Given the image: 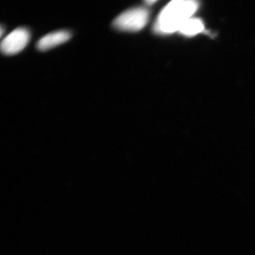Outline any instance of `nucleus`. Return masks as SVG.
Masks as SVG:
<instances>
[{
	"mask_svg": "<svg viewBox=\"0 0 255 255\" xmlns=\"http://www.w3.org/2000/svg\"><path fill=\"white\" fill-rule=\"evenodd\" d=\"M199 4L193 0L171 1L161 11L156 20L154 31L159 34L179 31L196 12Z\"/></svg>",
	"mask_w": 255,
	"mask_h": 255,
	"instance_id": "obj_1",
	"label": "nucleus"
},
{
	"mask_svg": "<svg viewBox=\"0 0 255 255\" xmlns=\"http://www.w3.org/2000/svg\"><path fill=\"white\" fill-rule=\"evenodd\" d=\"M148 18L149 11L146 8H132L117 16L113 21V26L119 31L137 32L145 27Z\"/></svg>",
	"mask_w": 255,
	"mask_h": 255,
	"instance_id": "obj_2",
	"label": "nucleus"
},
{
	"mask_svg": "<svg viewBox=\"0 0 255 255\" xmlns=\"http://www.w3.org/2000/svg\"><path fill=\"white\" fill-rule=\"evenodd\" d=\"M29 40L30 33L28 29L16 28L1 41V52L6 55L16 54L26 46Z\"/></svg>",
	"mask_w": 255,
	"mask_h": 255,
	"instance_id": "obj_3",
	"label": "nucleus"
},
{
	"mask_svg": "<svg viewBox=\"0 0 255 255\" xmlns=\"http://www.w3.org/2000/svg\"><path fill=\"white\" fill-rule=\"evenodd\" d=\"M71 36V33L68 31L53 32L41 38L37 43L36 47L38 50L46 51L69 41Z\"/></svg>",
	"mask_w": 255,
	"mask_h": 255,
	"instance_id": "obj_4",
	"label": "nucleus"
},
{
	"mask_svg": "<svg viewBox=\"0 0 255 255\" xmlns=\"http://www.w3.org/2000/svg\"><path fill=\"white\" fill-rule=\"evenodd\" d=\"M204 23L199 18H191L184 23L179 32L187 36H193L204 31Z\"/></svg>",
	"mask_w": 255,
	"mask_h": 255,
	"instance_id": "obj_5",
	"label": "nucleus"
},
{
	"mask_svg": "<svg viewBox=\"0 0 255 255\" xmlns=\"http://www.w3.org/2000/svg\"><path fill=\"white\" fill-rule=\"evenodd\" d=\"M0 29H1V36H2L3 33H4V28H3L2 26H1Z\"/></svg>",
	"mask_w": 255,
	"mask_h": 255,
	"instance_id": "obj_6",
	"label": "nucleus"
}]
</instances>
